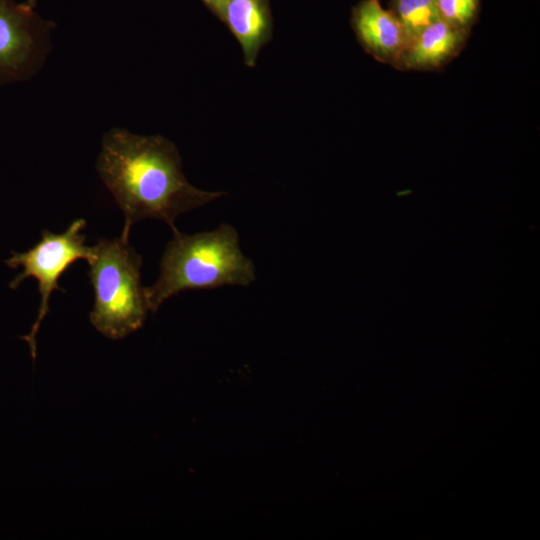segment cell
Returning a JSON list of instances; mask_svg holds the SVG:
<instances>
[{"label": "cell", "mask_w": 540, "mask_h": 540, "mask_svg": "<svg viewBox=\"0 0 540 540\" xmlns=\"http://www.w3.org/2000/svg\"><path fill=\"white\" fill-rule=\"evenodd\" d=\"M223 22L239 42L245 64L253 67L272 34L268 0H227Z\"/></svg>", "instance_id": "8"}, {"label": "cell", "mask_w": 540, "mask_h": 540, "mask_svg": "<svg viewBox=\"0 0 540 540\" xmlns=\"http://www.w3.org/2000/svg\"><path fill=\"white\" fill-rule=\"evenodd\" d=\"M203 3L223 21L224 8L227 0H202Z\"/></svg>", "instance_id": "11"}, {"label": "cell", "mask_w": 540, "mask_h": 540, "mask_svg": "<svg viewBox=\"0 0 540 540\" xmlns=\"http://www.w3.org/2000/svg\"><path fill=\"white\" fill-rule=\"evenodd\" d=\"M24 3L30 6L31 8H35L37 4V0H26V2Z\"/></svg>", "instance_id": "12"}, {"label": "cell", "mask_w": 540, "mask_h": 540, "mask_svg": "<svg viewBox=\"0 0 540 540\" xmlns=\"http://www.w3.org/2000/svg\"><path fill=\"white\" fill-rule=\"evenodd\" d=\"M96 168L123 212L125 235L147 218L161 220L174 230L179 215L225 195L190 184L176 146L160 135L109 130L102 138Z\"/></svg>", "instance_id": "1"}, {"label": "cell", "mask_w": 540, "mask_h": 540, "mask_svg": "<svg viewBox=\"0 0 540 540\" xmlns=\"http://www.w3.org/2000/svg\"><path fill=\"white\" fill-rule=\"evenodd\" d=\"M351 25L360 45L380 62L394 66L408 45L402 25L379 0H361Z\"/></svg>", "instance_id": "6"}, {"label": "cell", "mask_w": 540, "mask_h": 540, "mask_svg": "<svg viewBox=\"0 0 540 540\" xmlns=\"http://www.w3.org/2000/svg\"><path fill=\"white\" fill-rule=\"evenodd\" d=\"M469 33L437 19L408 44L393 67L417 71L440 68L460 52Z\"/></svg>", "instance_id": "7"}, {"label": "cell", "mask_w": 540, "mask_h": 540, "mask_svg": "<svg viewBox=\"0 0 540 540\" xmlns=\"http://www.w3.org/2000/svg\"><path fill=\"white\" fill-rule=\"evenodd\" d=\"M388 10L402 25L408 44L424 28L439 19L436 0H389Z\"/></svg>", "instance_id": "9"}, {"label": "cell", "mask_w": 540, "mask_h": 540, "mask_svg": "<svg viewBox=\"0 0 540 540\" xmlns=\"http://www.w3.org/2000/svg\"><path fill=\"white\" fill-rule=\"evenodd\" d=\"M167 243L156 282L145 287L149 310L156 311L171 296L184 290L221 286H248L255 278L253 262L241 251L235 228L221 224L217 229L193 235L176 229Z\"/></svg>", "instance_id": "2"}, {"label": "cell", "mask_w": 540, "mask_h": 540, "mask_svg": "<svg viewBox=\"0 0 540 540\" xmlns=\"http://www.w3.org/2000/svg\"><path fill=\"white\" fill-rule=\"evenodd\" d=\"M439 19L470 32L477 20L480 0H436Z\"/></svg>", "instance_id": "10"}, {"label": "cell", "mask_w": 540, "mask_h": 540, "mask_svg": "<svg viewBox=\"0 0 540 540\" xmlns=\"http://www.w3.org/2000/svg\"><path fill=\"white\" fill-rule=\"evenodd\" d=\"M86 221L82 218L74 220L61 234L48 230L41 232V239L26 252H12L10 258L4 263L22 271L9 283L11 289H17L28 278L38 282V291L41 296L38 315L30 332L20 338L27 342L33 359L37 355L36 335L41 322L49 312V299L54 290L64 291L58 284L62 274L77 260L85 259L87 262L93 256V246L85 244V236L81 231Z\"/></svg>", "instance_id": "4"}, {"label": "cell", "mask_w": 540, "mask_h": 540, "mask_svg": "<svg viewBox=\"0 0 540 540\" xmlns=\"http://www.w3.org/2000/svg\"><path fill=\"white\" fill-rule=\"evenodd\" d=\"M88 264L94 328L110 339L124 338L140 328L149 307L141 285L142 257L129 244V235L98 240Z\"/></svg>", "instance_id": "3"}, {"label": "cell", "mask_w": 540, "mask_h": 540, "mask_svg": "<svg viewBox=\"0 0 540 540\" xmlns=\"http://www.w3.org/2000/svg\"><path fill=\"white\" fill-rule=\"evenodd\" d=\"M53 22L25 3L0 0V84L33 75L49 47Z\"/></svg>", "instance_id": "5"}]
</instances>
